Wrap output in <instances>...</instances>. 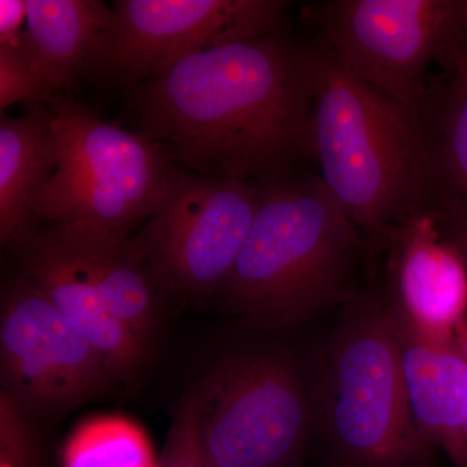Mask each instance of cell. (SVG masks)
I'll use <instances>...</instances> for the list:
<instances>
[{
  "label": "cell",
  "mask_w": 467,
  "mask_h": 467,
  "mask_svg": "<svg viewBox=\"0 0 467 467\" xmlns=\"http://www.w3.org/2000/svg\"><path fill=\"white\" fill-rule=\"evenodd\" d=\"M156 467H211L202 456L192 430L182 418L175 416L167 444Z\"/></svg>",
  "instance_id": "obj_21"
},
{
  "label": "cell",
  "mask_w": 467,
  "mask_h": 467,
  "mask_svg": "<svg viewBox=\"0 0 467 467\" xmlns=\"http://www.w3.org/2000/svg\"><path fill=\"white\" fill-rule=\"evenodd\" d=\"M57 140L47 104L0 122V238L14 245L36 229L34 202L54 173Z\"/></svg>",
  "instance_id": "obj_16"
},
{
  "label": "cell",
  "mask_w": 467,
  "mask_h": 467,
  "mask_svg": "<svg viewBox=\"0 0 467 467\" xmlns=\"http://www.w3.org/2000/svg\"><path fill=\"white\" fill-rule=\"evenodd\" d=\"M26 0L0 2V48L20 50L24 24H26Z\"/></svg>",
  "instance_id": "obj_22"
},
{
  "label": "cell",
  "mask_w": 467,
  "mask_h": 467,
  "mask_svg": "<svg viewBox=\"0 0 467 467\" xmlns=\"http://www.w3.org/2000/svg\"><path fill=\"white\" fill-rule=\"evenodd\" d=\"M259 184L254 223L220 294L254 321L300 324L348 295L362 233L319 177L285 171Z\"/></svg>",
  "instance_id": "obj_3"
},
{
  "label": "cell",
  "mask_w": 467,
  "mask_h": 467,
  "mask_svg": "<svg viewBox=\"0 0 467 467\" xmlns=\"http://www.w3.org/2000/svg\"><path fill=\"white\" fill-rule=\"evenodd\" d=\"M11 247L16 254L18 273L29 279L54 304L67 325L91 344L115 379L133 376L147 348L110 315L54 226H36Z\"/></svg>",
  "instance_id": "obj_12"
},
{
  "label": "cell",
  "mask_w": 467,
  "mask_h": 467,
  "mask_svg": "<svg viewBox=\"0 0 467 467\" xmlns=\"http://www.w3.org/2000/svg\"><path fill=\"white\" fill-rule=\"evenodd\" d=\"M287 7L281 0H117L88 73L133 88L187 55L278 32Z\"/></svg>",
  "instance_id": "obj_9"
},
{
  "label": "cell",
  "mask_w": 467,
  "mask_h": 467,
  "mask_svg": "<svg viewBox=\"0 0 467 467\" xmlns=\"http://www.w3.org/2000/svg\"><path fill=\"white\" fill-rule=\"evenodd\" d=\"M315 413L287 353L250 349L209 368L175 416L192 430L211 467H300Z\"/></svg>",
  "instance_id": "obj_5"
},
{
  "label": "cell",
  "mask_w": 467,
  "mask_h": 467,
  "mask_svg": "<svg viewBox=\"0 0 467 467\" xmlns=\"http://www.w3.org/2000/svg\"><path fill=\"white\" fill-rule=\"evenodd\" d=\"M386 241L395 248L396 315L427 337H454L467 315V273L435 214L429 209L409 217Z\"/></svg>",
  "instance_id": "obj_11"
},
{
  "label": "cell",
  "mask_w": 467,
  "mask_h": 467,
  "mask_svg": "<svg viewBox=\"0 0 467 467\" xmlns=\"http://www.w3.org/2000/svg\"><path fill=\"white\" fill-rule=\"evenodd\" d=\"M0 370L2 393L32 420L69 411L115 380L99 353L20 273L3 287Z\"/></svg>",
  "instance_id": "obj_10"
},
{
  "label": "cell",
  "mask_w": 467,
  "mask_h": 467,
  "mask_svg": "<svg viewBox=\"0 0 467 467\" xmlns=\"http://www.w3.org/2000/svg\"><path fill=\"white\" fill-rule=\"evenodd\" d=\"M435 217L445 238L459 252L467 273V213L451 217H439L435 214Z\"/></svg>",
  "instance_id": "obj_23"
},
{
  "label": "cell",
  "mask_w": 467,
  "mask_h": 467,
  "mask_svg": "<svg viewBox=\"0 0 467 467\" xmlns=\"http://www.w3.org/2000/svg\"><path fill=\"white\" fill-rule=\"evenodd\" d=\"M52 95L20 52L0 48V109L18 103L26 107L46 103Z\"/></svg>",
  "instance_id": "obj_19"
},
{
  "label": "cell",
  "mask_w": 467,
  "mask_h": 467,
  "mask_svg": "<svg viewBox=\"0 0 467 467\" xmlns=\"http://www.w3.org/2000/svg\"><path fill=\"white\" fill-rule=\"evenodd\" d=\"M26 5L18 52L52 94H63L88 75L112 23V5L100 0H26Z\"/></svg>",
  "instance_id": "obj_15"
},
{
  "label": "cell",
  "mask_w": 467,
  "mask_h": 467,
  "mask_svg": "<svg viewBox=\"0 0 467 467\" xmlns=\"http://www.w3.org/2000/svg\"><path fill=\"white\" fill-rule=\"evenodd\" d=\"M113 317L149 348L158 285L131 233L51 223Z\"/></svg>",
  "instance_id": "obj_14"
},
{
  "label": "cell",
  "mask_w": 467,
  "mask_h": 467,
  "mask_svg": "<svg viewBox=\"0 0 467 467\" xmlns=\"http://www.w3.org/2000/svg\"><path fill=\"white\" fill-rule=\"evenodd\" d=\"M149 436L133 420L119 416L90 418L64 445L63 467H156Z\"/></svg>",
  "instance_id": "obj_18"
},
{
  "label": "cell",
  "mask_w": 467,
  "mask_h": 467,
  "mask_svg": "<svg viewBox=\"0 0 467 467\" xmlns=\"http://www.w3.org/2000/svg\"><path fill=\"white\" fill-rule=\"evenodd\" d=\"M130 99L138 133L192 173L260 181L310 158L308 60L279 32L181 57Z\"/></svg>",
  "instance_id": "obj_1"
},
{
  "label": "cell",
  "mask_w": 467,
  "mask_h": 467,
  "mask_svg": "<svg viewBox=\"0 0 467 467\" xmlns=\"http://www.w3.org/2000/svg\"><path fill=\"white\" fill-rule=\"evenodd\" d=\"M2 420V456L15 467H36L39 463L38 445L34 441L32 418L27 417L7 395L0 398Z\"/></svg>",
  "instance_id": "obj_20"
},
{
  "label": "cell",
  "mask_w": 467,
  "mask_h": 467,
  "mask_svg": "<svg viewBox=\"0 0 467 467\" xmlns=\"http://www.w3.org/2000/svg\"><path fill=\"white\" fill-rule=\"evenodd\" d=\"M353 76L429 117L427 72H450L467 52V0H328L304 8Z\"/></svg>",
  "instance_id": "obj_7"
},
{
  "label": "cell",
  "mask_w": 467,
  "mask_h": 467,
  "mask_svg": "<svg viewBox=\"0 0 467 467\" xmlns=\"http://www.w3.org/2000/svg\"><path fill=\"white\" fill-rule=\"evenodd\" d=\"M395 317L402 376L418 431L430 447L444 451L454 467H467L466 353L456 335L427 337L396 312Z\"/></svg>",
  "instance_id": "obj_13"
},
{
  "label": "cell",
  "mask_w": 467,
  "mask_h": 467,
  "mask_svg": "<svg viewBox=\"0 0 467 467\" xmlns=\"http://www.w3.org/2000/svg\"><path fill=\"white\" fill-rule=\"evenodd\" d=\"M321 416L337 467H426L431 447L409 408L392 308L367 301L344 319L328 355Z\"/></svg>",
  "instance_id": "obj_4"
},
{
  "label": "cell",
  "mask_w": 467,
  "mask_h": 467,
  "mask_svg": "<svg viewBox=\"0 0 467 467\" xmlns=\"http://www.w3.org/2000/svg\"><path fill=\"white\" fill-rule=\"evenodd\" d=\"M454 335H456V339L457 342H459L461 348L463 349V352H465L467 356V315L465 317L461 319L460 324L457 325Z\"/></svg>",
  "instance_id": "obj_24"
},
{
  "label": "cell",
  "mask_w": 467,
  "mask_h": 467,
  "mask_svg": "<svg viewBox=\"0 0 467 467\" xmlns=\"http://www.w3.org/2000/svg\"><path fill=\"white\" fill-rule=\"evenodd\" d=\"M259 202V181L217 180L171 167L164 192L135 236L158 288L220 292Z\"/></svg>",
  "instance_id": "obj_8"
},
{
  "label": "cell",
  "mask_w": 467,
  "mask_h": 467,
  "mask_svg": "<svg viewBox=\"0 0 467 467\" xmlns=\"http://www.w3.org/2000/svg\"><path fill=\"white\" fill-rule=\"evenodd\" d=\"M304 50L312 88L310 158L359 232L383 241L409 217L434 205L429 117L353 76L324 42Z\"/></svg>",
  "instance_id": "obj_2"
},
{
  "label": "cell",
  "mask_w": 467,
  "mask_h": 467,
  "mask_svg": "<svg viewBox=\"0 0 467 467\" xmlns=\"http://www.w3.org/2000/svg\"><path fill=\"white\" fill-rule=\"evenodd\" d=\"M465 60L467 61V54H466V57H465Z\"/></svg>",
  "instance_id": "obj_25"
},
{
  "label": "cell",
  "mask_w": 467,
  "mask_h": 467,
  "mask_svg": "<svg viewBox=\"0 0 467 467\" xmlns=\"http://www.w3.org/2000/svg\"><path fill=\"white\" fill-rule=\"evenodd\" d=\"M57 162L34 202L36 223L131 233L152 213L173 167L138 131L104 121L67 94L46 101Z\"/></svg>",
  "instance_id": "obj_6"
},
{
  "label": "cell",
  "mask_w": 467,
  "mask_h": 467,
  "mask_svg": "<svg viewBox=\"0 0 467 467\" xmlns=\"http://www.w3.org/2000/svg\"><path fill=\"white\" fill-rule=\"evenodd\" d=\"M450 79L432 99L435 201L441 217L467 213V61L460 58Z\"/></svg>",
  "instance_id": "obj_17"
}]
</instances>
